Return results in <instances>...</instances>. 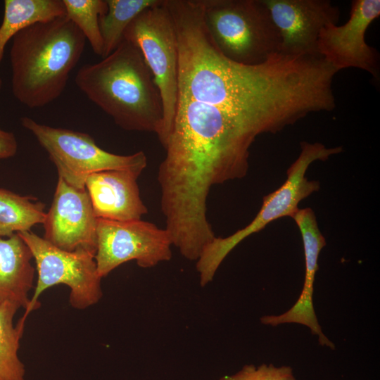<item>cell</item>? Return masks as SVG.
<instances>
[{
  "label": "cell",
  "instance_id": "ffe728a7",
  "mask_svg": "<svg viewBox=\"0 0 380 380\" xmlns=\"http://www.w3.org/2000/svg\"><path fill=\"white\" fill-rule=\"evenodd\" d=\"M220 380H297L290 366L276 367L262 364L258 367L246 365L234 374L224 376Z\"/></svg>",
  "mask_w": 380,
  "mask_h": 380
},
{
  "label": "cell",
  "instance_id": "8fae6325",
  "mask_svg": "<svg viewBox=\"0 0 380 380\" xmlns=\"http://www.w3.org/2000/svg\"><path fill=\"white\" fill-rule=\"evenodd\" d=\"M43 225L44 239L53 246L68 251L84 248L96 253L97 218L86 189H77L58 177Z\"/></svg>",
  "mask_w": 380,
  "mask_h": 380
},
{
  "label": "cell",
  "instance_id": "52a82bcc",
  "mask_svg": "<svg viewBox=\"0 0 380 380\" xmlns=\"http://www.w3.org/2000/svg\"><path fill=\"white\" fill-rule=\"evenodd\" d=\"M123 37L140 51L159 91L163 121L158 138L163 146L173 121L178 91L177 37L165 0L137 15Z\"/></svg>",
  "mask_w": 380,
  "mask_h": 380
},
{
  "label": "cell",
  "instance_id": "7402d4cb",
  "mask_svg": "<svg viewBox=\"0 0 380 380\" xmlns=\"http://www.w3.org/2000/svg\"><path fill=\"white\" fill-rule=\"evenodd\" d=\"M2 84H3L2 80H1V79L0 78V91H1V88H2Z\"/></svg>",
  "mask_w": 380,
  "mask_h": 380
},
{
  "label": "cell",
  "instance_id": "5bb4252c",
  "mask_svg": "<svg viewBox=\"0 0 380 380\" xmlns=\"http://www.w3.org/2000/svg\"><path fill=\"white\" fill-rule=\"evenodd\" d=\"M32 253L17 233L0 237V305L12 302L27 310L34 287L35 269Z\"/></svg>",
  "mask_w": 380,
  "mask_h": 380
},
{
  "label": "cell",
  "instance_id": "2e32d148",
  "mask_svg": "<svg viewBox=\"0 0 380 380\" xmlns=\"http://www.w3.org/2000/svg\"><path fill=\"white\" fill-rule=\"evenodd\" d=\"M44 209L45 205L32 196L0 188V237L30 231L34 225L43 224Z\"/></svg>",
  "mask_w": 380,
  "mask_h": 380
},
{
  "label": "cell",
  "instance_id": "44dd1931",
  "mask_svg": "<svg viewBox=\"0 0 380 380\" xmlns=\"http://www.w3.org/2000/svg\"><path fill=\"white\" fill-rule=\"evenodd\" d=\"M18 150V143L13 133L0 128V160L13 157Z\"/></svg>",
  "mask_w": 380,
  "mask_h": 380
},
{
  "label": "cell",
  "instance_id": "ac0fdd59",
  "mask_svg": "<svg viewBox=\"0 0 380 380\" xmlns=\"http://www.w3.org/2000/svg\"><path fill=\"white\" fill-rule=\"evenodd\" d=\"M162 0H106L107 11L99 17L104 58L111 53L124 39L132 20L146 9Z\"/></svg>",
  "mask_w": 380,
  "mask_h": 380
},
{
  "label": "cell",
  "instance_id": "5b68a950",
  "mask_svg": "<svg viewBox=\"0 0 380 380\" xmlns=\"http://www.w3.org/2000/svg\"><path fill=\"white\" fill-rule=\"evenodd\" d=\"M20 122L47 152L58 177L77 189H85L87 177L94 172L113 170L142 172L147 165L143 151L118 155L100 148L87 133L48 126L26 116Z\"/></svg>",
  "mask_w": 380,
  "mask_h": 380
},
{
  "label": "cell",
  "instance_id": "7c38bea8",
  "mask_svg": "<svg viewBox=\"0 0 380 380\" xmlns=\"http://www.w3.org/2000/svg\"><path fill=\"white\" fill-rule=\"evenodd\" d=\"M291 218L300 232L303 243L305 265L303 287L298 300L290 309L280 315H264L260 317V322L272 327L289 323L302 324L309 328L313 335L318 336L321 346L334 349V343L322 331L312 302L318 258L327 244L326 239L319 229L315 214L311 208H299Z\"/></svg>",
  "mask_w": 380,
  "mask_h": 380
},
{
  "label": "cell",
  "instance_id": "ba28073f",
  "mask_svg": "<svg viewBox=\"0 0 380 380\" xmlns=\"http://www.w3.org/2000/svg\"><path fill=\"white\" fill-rule=\"evenodd\" d=\"M169 232L141 220L113 221L97 218L95 260L99 276L130 260L151 268L172 258Z\"/></svg>",
  "mask_w": 380,
  "mask_h": 380
},
{
  "label": "cell",
  "instance_id": "8992f818",
  "mask_svg": "<svg viewBox=\"0 0 380 380\" xmlns=\"http://www.w3.org/2000/svg\"><path fill=\"white\" fill-rule=\"evenodd\" d=\"M29 247L36 264L37 280L28 309L23 317L38 309L40 295L58 284L70 289L69 303L84 310L97 303L103 296L101 277L95 253L84 248L74 251L61 249L30 231L17 233Z\"/></svg>",
  "mask_w": 380,
  "mask_h": 380
},
{
  "label": "cell",
  "instance_id": "7a4b0ae2",
  "mask_svg": "<svg viewBox=\"0 0 380 380\" xmlns=\"http://www.w3.org/2000/svg\"><path fill=\"white\" fill-rule=\"evenodd\" d=\"M85 44L84 34L66 15L20 31L13 37L10 51L15 98L30 108L58 98Z\"/></svg>",
  "mask_w": 380,
  "mask_h": 380
},
{
  "label": "cell",
  "instance_id": "3957f363",
  "mask_svg": "<svg viewBox=\"0 0 380 380\" xmlns=\"http://www.w3.org/2000/svg\"><path fill=\"white\" fill-rule=\"evenodd\" d=\"M205 28L220 52L248 65L279 53L281 39L263 0H200Z\"/></svg>",
  "mask_w": 380,
  "mask_h": 380
},
{
  "label": "cell",
  "instance_id": "6da1fadb",
  "mask_svg": "<svg viewBox=\"0 0 380 380\" xmlns=\"http://www.w3.org/2000/svg\"><path fill=\"white\" fill-rule=\"evenodd\" d=\"M78 89L127 131L160 136L163 108L159 91L140 51L123 39L109 55L76 73Z\"/></svg>",
  "mask_w": 380,
  "mask_h": 380
},
{
  "label": "cell",
  "instance_id": "30bf717a",
  "mask_svg": "<svg viewBox=\"0 0 380 380\" xmlns=\"http://www.w3.org/2000/svg\"><path fill=\"white\" fill-rule=\"evenodd\" d=\"M281 39L279 53L319 55L317 40L322 29L337 24L340 12L329 0H263Z\"/></svg>",
  "mask_w": 380,
  "mask_h": 380
},
{
  "label": "cell",
  "instance_id": "e0dca14e",
  "mask_svg": "<svg viewBox=\"0 0 380 380\" xmlns=\"http://www.w3.org/2000/svg\"><path fill=\"white\" fill-rule=\"evenodd\" d=\"M20 307L12 302L0 305V380H25V368L18 356L25 320L15 326L13 318Z\"/></svg>",
  "mask_w": 380,
  "mask_h": 380
},
{
  "label": "cell",
  "instance_id": "d6986e66",
  "mask_svg": "<svg viewBox=\"0 0 380 380\" xmlns=\"http://www.w3.org/2000/svg\"><path fill=\"white\" fill-rule=\"evenodd\" d=\"M65 15L77 26L89 42L95 54L101 58L103 43L99 17L107 11L106 0H63Z\"/></svg>",
  "mask_w": 380,
  "mask_h": 380
},
{
  "label": "cell",
  "instance_id": "9a60e30c",
  "mask_svg": "<svg viewBox=\"0 0 380 380\" xmlns=\"http://www.w3.org/2000/svg\"><path fill=\"white\" fill-rule=\"evenodd\" d=\"M65 15L63 0H5L0 25V64L7 43L23 29Z\"/></svg>",
  "mask_w": 380,
  "mask_h": 380
},
{
  "label": "cell",
  "instance_id": "9c48e42d",
  "mask_svg": "<svg viewBox=\"0 0 380 380\" xmlns=\"http://www.w3.org/2000/svg\"><path fill=\"white\" fill-rule=\"evenodd\" d=\"M380 15L379 0H354L350 18L342 25L329 24L318 37L317 53L339 71L348 68L379 76L377 51L365 40L369 25Z\"/></svg>",
  "mask_w": 380,
  "mask_h": 380
},
{
  "label": "cell",
  "instance_id": "277c9868",
  "mask_svg": "<svg viewBox=\"0 0 380 380\" xmlns=\"http://www.w3.org/2000/svg\"><path fill=\"white\" fill-rule=\"evenodd\" d=\"M342 151L341 146L327 148L318 142H302L298 157L286 171V179L279 189L263 197L261 208L254 219L227 237H215L204 248L196 265L201 286H205L213 281L227 255L246 238L277 219L292 217L299 209L300 202L320 188L319 182L305 177L310 164L316 160L324 161Z\"/></svg>",
  "mask_w": 380,
  "mask_h": 380
},
{
  "label": "cell",
  "instance_id": "4fadbf2b",
  "mask_svg": "<svg viewBox=\"0 0 380 380\" xmlns=\"http://www.w3.org/2000/svg\"><path fill=\"white\" fill-rule=\"evenodd\" d=\"M141 172L113 170L94 172L85 181L96 218L113 221L141 220L148 213L137 184Z\"/></svg>",
  "mask_w": 380,
  "mask_h": 380
}]
</instances>
